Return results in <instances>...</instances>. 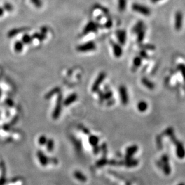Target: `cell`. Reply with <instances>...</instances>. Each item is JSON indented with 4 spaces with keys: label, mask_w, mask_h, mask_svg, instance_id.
I'll use <instances>...</instances> for the list:
<instances>
[{
    "label": "cell",
    "mask_w": 185,
    "mask_h": 185,
    "mask_svg": "<svg viewBox=\"0 0 185 185\" xmlns=\"http://www.w3.org/2000/svg\"><path fill=\"white\" fill-rule=\"evenodd\" d=\"M137 108L138 110L141 112L146 111L148 108V104L146 101H142L138 102V104L137 105Z\"/></svg>",
    "instance_id": "ac0fdd59"
},
{
    "label": "cell",
    "mask_w": 185,
    "mask_h": 185,
    "mask_svg": "<svg viewBox=\"0 0 185 185\" xmlns=\"http://www.w3.org/2000/svg\"><path fill=\"white\" fill-rule=\"evenodd\" d=\"M138 149V147L136 145H133L129 147L126 149V159L132 158L133 155L136 153Z\"/></svg>",
    "instance_id": "5bb4252c"
},
{
    "label": "cell",
    "mask_w": 185,
    "mask_h": 185,
    "mask_svg": "<svg viewBox=\"0 0 185 185\" xmlns=\"http://www.w3.org/2000/svg\"><path fill=\"white\" fill-rule=\"evenodd\" d=\"M159 1H160V0H151V1L153 3H156V2H158Z\"/></svg>",
    "instance_id": "f35d334b"
},
{
    "label": "cell",
    "mask_w": 185,
    "mask_h": 185,
    "mask_svg": "<svg viewBox=\"0 0 185 185\" xmlns=\"http://www.w3.org/2000/svg\"><path fill=\"white\" fill-rule=\"evenodd\" d=\"M28 29V28L25 27L22 28H13L11 30H10L7 33V37L8 38H13V37L18 35L20 33H22L24 31H26Z\"/></svg>",
    "instance_id": "7c38bea8"
},
{
    "label": "cell",
    "mask_w": 185,
    "mask_h": 185,
    "mask_svg": "<svg viewBox=\"0 0 185 185\" xmlns=\"http://www.w3.org/2000/svg\"><path fill=\"white\" fill-rule=\"evenodd\" d=\"M144 27V23L142 21H139L137 23V24L134 26L133 28V32L138 33L140 31H141L143 29Z\"/></svg>",
    "instance_id": "7402d4cb"
},
{
    "label": "cell",
    "mask_w": 185,
    "mask_h": 185,
    "mask_svg": "<svg viewBox=\"0 0 185 185\" xmlns=\"http://www.w3.org/2000/svg\"><path fill=\"white\" fill-rule=\"evenodd\" d=\"M183 13L180 11H178L176 12L175 15V28L176 30L179 31L181 29L182 25H183Z\"/></svg>",
    "instance_id": "ba28073f"
},
{
    "label": "cell",
    "mask_w": 185,
    "mask_h": 185,
    "mask_svg": "<svg viewBox=\"0 0 185 185\" xmlns=\"http://www.w3.org/2000/svg\"><path fill=\"white\" fill-rule=\"evenodd\" d=\"M112 92L111 91H108V92H107V93L104 94V99H107L111 98L112 97Z\"/></svg>",
    "instance_id": "836d02e7"
},
{
    "label": "cell",
    "mask_w": 185,
    "mask_h": 185,
    "mask_svg": "<svg viewBox=\"0 0 185 185\" xmlns=\"http://www.w3.org/2000/svg\"><path fill=\"white\" fill-rule=\"evenodd\" d=\"M142 63V58L141 56H136L133 60V67L135 68H138Z\"/></svg>",
    "instance_id": "cb8c5ba5"
},
{
    "label": "cell",
    "mask_w": 185,
    "mask_h": 185,
    "mask_svg": "<svg viewBox=\"0 0 185 185\" xmlns=\"http://www.w3.org/2000/svg\"><path fill=\"white\" fill-rule=\"evenodd\" d=\"M119 94L122 104L127 105L129 101V97L126 88L124 86H121L119 88Z\"/></svg>",
    "instance_id": "52a82bcc"
},
{
    "label": "cell",
    "mask_w": 185,
    "mask_h": 185,
    "mask_svg": "<svg viewBox=\"0 0 185 185\" xmlns=\"http://www.w3.org/2000/svg\"><path fill=\"white\" fill-rule=\"evenodd\" d=\"M107 159H101L97 162L96 165L98 167H101V166L105 165V164L107 163Z\"/></svg>",
    "instance_id": "d6a6232c"
},
{
    "label": "cell",
    "mask_w": 185,
    "mask_h": 185,
    "mask_svg": "<svg viewBox=\"0 0 185 185\" xmlns=\"http://www.w3.org/2000/svg\"><path fill=\"white\" fill-rule=\"evenodd\" d=\"M61 107H62V95H60L58 97L55 109L53 113V118L57 119L60 115Z\"/></svg>",
    "instance_id": "5b68a950"
},
{
    "label": "cell",
    "mask_w": 185,
    "mask_h": 185,
    "mask_svg": "<svg viewBox=\"0 0 185 185\" xmlns=\"http://www.w3.org/2000/svg\"><path fill=\"white\" fill-rule=\"evenodd\" d=\"M46 149L48 152H52L54 147V141L52 139L48 140L46 142Z\"/></svg>",
    "instance_id": "484cf974"
},
{
    "label": "cell",
    "mask_w": 185,
    "mask_h": 185,
    "mask_svg": "<svg viewBox=\"0 0 185 185\" xmlns=\"http://www.w3.org/2000/svg\"><path fill=\"white\" fill-rule=\"evenodd\" d=\"M37 156L41 165L42 166H46L48 163V159L45 154L42 151H38Z\"/></svg>",
    "instance_id": "4fadbf2b"
},
{
    "label": "cell",
    "mask_w": 185,
    "mask_h": 185,
    "mask_svg": "<svg viewBox=\"0 0 185 185\" xmlns=\"http://www.w3.org/2000/svg\"><path fill=\"white\" fill-rule=\"evenodd\" d=\"M169 158L167 155H163L161 158V162L162 163V168L164 172L166 174H170L171 173V168L168 163Z\"/></svg>",
    "instance_id": "8fae6325"
},
{
    "label": "cell",
    "mask_w": 185,
    "mask_h": 185,
    "mask_svg": "<svg viewBox=\"0 0 185 185\" xmlns=\"http://www.w3.org/2000/svg\"><path fill=\"white\" fill-rule=\"evenodd\" d=\"M111 44L112 45L113 54H114L116 58H120L123 54V49L121 46L116 43H114V42L111 41Z\"/></svg>",
    "instance_id": "30bf717a"
},
{
    "label": "cell",
    "mask_w": 185,
    "mask_h": 185,
    "mask_svg": "<svg viewBox=\"0 0 185 185\" xmlns=\"http://www.w3.org/2000/svg\"><path fill=\"white\" fill-rule=\"evenodd\" d=\"M181 71L183 74V76L184 77V79H185V67L184 66H182L181 68Z\"/></svg>",
    "instance_id": "d590c367"
},
{
    "label": "cell",
    "mask_w": 185,
    "mask_h": 185,
    "mask_svg": "<svg viewBox=\"0 0 185 185\" xmlns=\"http://www.w3.org/2000/svg\"><path fill=\"white\" fill-rule=\"evenodd\" d=\"M145 37V32L144 31L143 29H142L141 31H140L138 33V38H137V40L138 42H141L142 41L144 40Z\"/></svg>",
    "instance_id": "f1b7e54d"
},
{
    "label": "cell",
    "mask_w": 185,
    "mask_h": 185,
    "mask_svg": "<svg viewBox=\"0 0 185 185\" xmlns=\"http://www.w3.org/2000/svg\"><path fill=\"white\" fill-rule=\"evenodd\" d=\"M77 99V95L76 94H72L70 95L68 97L66 98V99L64 101L63 104L66 106H69L71 104H72Z\"/></svg>",
    "instance_id": "9a60e30c"
},
{
    "label": "cell",
    "mask_w": 185,
    "mask_h": 185,
    "mask_svg": "<svg viewBox=\"0 0 185 185\" xmlns=\"http://www.w3.org/2000/svg\"><path fill=\"white\" fill-rule=\"evenodd\" d=\"M31 2L36 7L40 8L42 6V0H31Z\"/></svg>",
    "instance_id": "f546056e"
},
{
    "label": "cell",
    "mask_w": 185,
    "mask_h": 185,
    "mask_svg": "<svg viewBox=\"0 0 185 185\" xmlns=\"http://www.w3.org/2000/svg\"><path fill=\"white\" fill-rule=\"evenodd\" d=\"M116 35L117 36V40L120 45H124L126 42V32L125 30L119 29L116 32Z\"/></svg>",
    "instance_id": "9c48e42d"
},
{
    "label": "cell",
    "mask_w": 185,
    "mask_h": 185,
    "mask_svg": "<svg viewBox=\"0 0 185 185\" xmlns=\"http://www.w3.org/2000/svg\"><path fill=\"white\" fill-rule=\"evenodd\" d=\"M88 141H89V143H90V144L91 146L95 147V146H96L97 145V144H98L99 141V138L97 136H91L89 137Z\"/></svg>",
    "instance_id": "44dd1931"
},
{
    "label": "cell",
    "mask_w": 185,
    "mask_h": 185,
    "mask_svg": "<svg viewBox=\"0 0 185 185\" xmlns=\"http://www.w3.org/2000/svg\"><path fill=\"white\" fill-rule=\"evenodd\" d=\"M171 138L172 140V141L175 143V145L176 146V153L178 158L180 159L184 158L185 156V149L184 146L183 145V144L179 141L177 140L176 139V137H174V138H172V137Z\"/></svg>",
    "instance_id": "3957f363"
},
{
    "label": "cell",
    "mask_w": 185,
    "mask_h": 185,
    "mask_svg": "<svg viewBox=\"0 0 185 185\" xmlns=\"http://www.w3.org/2000/svg\"><path fill=\"white\" fill-rule=\"evenodd\" d=\"M4 13V9L3 8V7H0V17L3 16Z\"/></svg>",
    "instance_id": "74e56055"
},
{
    "label": "cell",
    "mask_w": 185,
    "mask_h": 185,
    "mask_svg": "<svg viewBox=\"0 0 185 185\" xmlns=\"http://www.w3.org/2000/svg\"><path fill=\"white\" fill-rule=\"evenodd\" d=\"M138 163V162L136 159H132V158L127 159V161L126 162V165L129 167H135Z\"/></svg>",
    "instance_id": "4316f807"
},
{
    "label": "cell",
    "mask_w": 185,
    "mask_h": 185,
    "mask_svg": "<svg viewBox=\"0 0 185 185\" xmlns=\"http://www.w3.org/2000/svg\"><path fill=\"white\" fill-rule=\"evenodd\" d=\"M132 10L139 14L144 16H149L150 15V10L149 7L138 3H134L132 6Z\"/></svg>",
    "instance_id": "7a4b0ae2"
},
{
    "label": "cell",
    "mask_w": 185,
    "mask_h": 185,
    "mask_svg": "<svg viewBox=\"0 0 185 185\" xmlns=\"http://www.w3.org/2000/svg\"><path fill=\"white\" fill-rule=\"evenodd\" d=\"M142 84L146 86L147 88L152 89L154 88V85L151 81H150L149 79L146 78H143L142 79Z\"/></svg>",
    "instance_id": "603a6c76"
},
{
    "label": "cell",
    "mask_w": 185,
    "mask_h": 185,
    "mask_svg": "<svg viewBox=\"0 0 185 185\" xmlns=\"http://www.w3.org/2000/svg\"><path fill=\"white\" fill-rule=\"evenodd\" d=\"M32 37H33V39L34 38L37 39L38 40L40 41V42H42V41H43L44 40H45V38L46 37V34H43L42 33H36L32 35Z\"/></svg>",
    "instance_id": "d4e9b609"
},
{
    "label": "cell",
    "mask_w": 185,
    "mask_h": 185,
    "mask_svg": "<svg viewBox=\"0 0 185 185\" xmlns=\"http://www.w3.org/2000/svg\"><path fill=\"white\" fill-rule=\"evenodd\" d=\"M127 7V0H118V8L120 12H124Z\"/></svg>",
    "instance_id": "ffe728a7"
},
{
    "label": "cell",
    "mask_w": 185,
    "mask_h": 185,
    "mask_svg": "<svg viewBox=\"0 0 185 185\" xmlns=\"http://www.w3.org/2000/svg\"><path fill=\"white\" fill-rule=\"evenodd\" d=\"M41 33L46 34L47 33V28L46 27H43L42 29H41Z\"/></svg>",
    "instance_id": "8d00e7d4"
},
{
    "label": "cell",
    "mask_w": 185,
    "mask_h": 185,
    "mask_svg": "<svg viewBox=\"0 0 185 185\" xmlns=\"http://www.w3.org/2000/svg\"><path fill=\"white\" fill-rule=\"evenodd\" d=\"M3 8L4 9V10H6L7 12H11L13 9V6L10 4V3H5L3 6Z\"/></svg>",
    "instance_id": "1f68e13d"
},
{
    "label": "cell",
    "mask_w": 185,
    "mask_h": 185,
    "mask_svg": "<svg viewBox=\"0 0 185 185\" xmlns=\"http://www.w3.org/2000/svg\"><path fill=\"white\" fill-rule=\"evenodd\" d=\"M74 174V177L79 182H85L87 181V177H85V176L84 175V174L81 172L80 171H76Z\"/></svg>",
    "instance_id": "2e32d148"
},
{
    "label": "cell",
    "mask_w": 185,
    "mask_h": 185,
    "mask_svg": "<svg viewBox=\"0 0 185 185\" xmlns=\"http://www.w3.org/2000/svg\"><path fill=\"white\" fill-rule=\"evenodd\" d=\"M97 29H98L97 24L93 21H90L84 27L83 29V34L84 35H86L91 33L96 32L97 30Z\"/></svg>",
    "instance_id": "8992f818"
},
{
    "label": "cell",
    "mask_w": 185,
    "mask_h": 185,
    "mask_svg": "<svg viewBox=\"0 0 185 185\" xmlns=\"http://www.w3.org/2000/svg\"><path fill=\"white\" fill-rule=\"evenodd\" d=\"M105 77H106V74L105 72H101V73L98 75L97 78L96 79L93 84H92V86L91 88L92 92H95L98 90L100 85L103 83V81H104V80H105Z\"/></svg>",
    "instance_id": "277c9868"
},
{
    "label": "cell",
    "mask_w": 185,
    "mask_h": 185,
    "mask_svg": "<svg viewBox=\"0 0 185 185\" xmlns=\"http://www.w3.org/2000/svg\"><path fill=\"white\" fill-rule=\"evenodd\" d=\"M24 48V43L21 41H16L14 44V50L15 52L18 53H20L22 52Z\"/></svg>",
    "instance_id": "e0dca14e"
},
{
    "label": "cell",
    "mask_w": 185,
    "mask_h": 185,
    "mask_svg": "<svg viewBox=\"0 0 185 185\" xmlns=\"http://www.w3.org/2000/svg\"><path fill=\"white\" fill-rule=\"evenodd\" d=\"M48 140L46 138V137L45 136H41L40 137H39V139H38V143L40 145L43 146L45 145L46 144Z\"/></svg>",
    "instance_id": "83f0119b"
},
{
    "label": "cell",
    "mask_w": 185,
    "mask_h": 185,
    "mask_svg": "<svg viewBox=\"0 0 185 185\" xmlns=\"http://www.w3.org/2000/svg\"><path fill=\"white\" fill-rule=\"evenodd\" d=\"M96 49V45L93 41H90L84 44L80 45L77 46L76 50L79 52L81 53H86L90 52V51H93Z\"/></svg>",
    "instance_id": "6da1fadb"
},
{
    "label": "cell",
    "mask_w": 185,
    "mask_h": 185,
    "mask_svg": "<svg viewBox=\"0 0 185 185\" xmlns=\"http://www.w3.org/2000/svg\"><path fill=\"white\" fill-rule=\"evenodd\" d=\"M178 185H185V184H184V183H180V184H178Z\"/></svg>",
    "instance_id": "ab89813d"
},
{
    "label": "cell",
    "mask_w": 185,
    "mask_h": 185,
    "mask_svg": "<svg viewBox=\"0 0 185 185\" xmlns=\"http://www.w3.org/2000/svg\"><path fill=\"white\" fill-rule=\"evenodd\" d=\"M112 22L111 20H108V22L106 24V27H107L108 28H109L111 26H112Z\"/></svg>",
    "instance_id": "e575fe53"
},
{
    "label": "cell",
    "mask_w": 185,
    "mask_h": 185,
    "mask_svg": "<svg viewBox=\"0 0 185 185\" xmlns=\"http://www.w3.org/2000/svg\"><path fill=\"white\" fill-rule=\"evenodd\" d=\"M33 37L32 36L29 35L28 34H25L22 37V41L21 42L25 44V45H28L32 43L33 42Z\"/></svg>",
    "instance_id": "d6986e66"
},
{
    "label": "cell",
    "mask_w": 185,
    "mask_h": 185,
    "mask_svg": "<svg viewBox=\"0 0 185 185\" xmlns=\"http://www.w3.org/2000/svg\"><path fill=\"white\" fill-rule=\"evenodd\" d=\"M59 91H60V88H54V89L51 90L49 92H48V93L47 94V95H46V96H47L48 98L50 97L51 96H53L54 94H57V93H58Z\"/></svg>",
    "instance_id": "4dcf8cb0"
}]
</instances>
